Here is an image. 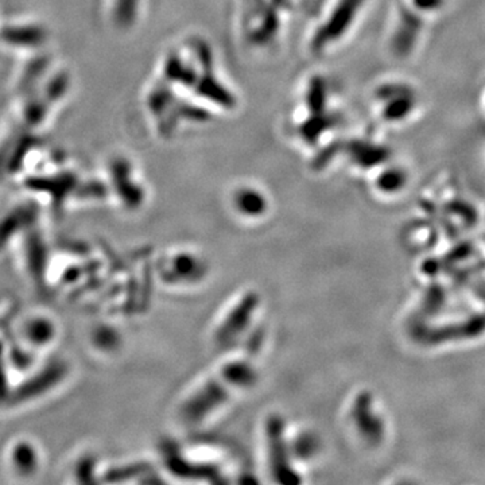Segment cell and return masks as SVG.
I'll use <instances>...</instances> for the list:
<instances>
[{"label":"cell","mask_w":485,"mask_h":485,"mask_svg":"<svg viewBox=\"0 0 485 485\" xmlns=\"http://www.w3.org/2000/svg\"><path fill=\"white\" fill-rule=\"evenodd\" d=\"M255 379V371L249 363L236 360L225 365L219 375L208 381L182 407L185 420L196 423L208 417L222 404L235 387H244Z\"/></svg>","instance_id":"obj_1"},{"label":"cell","mask_w":485,"mask_h":485,"mask_svg":"<svg viewBox=\"0 0 485 485\" xmlns=\"http://www.w3.org/2000/svg\"><path fill=\"white\" fill-rule=\"evenodd\" d=\"M268 443L271 450V465L272 472L282 483H298L299 480L295 477V472L290 466L287 460L286 446L283 438V423L281 419H271L268 422Z\"/></svg>","instance_id":"obj_2"},{"label":"cell","mask_w":485,"mask_h":485,"mask_svg":"<svg viewBox=\"0 0 485 485\" xmlns=\"http://www.w3.org/2000/svg\"><path fill=\"white\" fill-rule=\"evenodd\" d=\"M258 305V297L255 294H247L239 305H236L229 315L222 322L220 329L217 331L216 338L220 344L233 340L239 333L248 325L254 310Z\"/></svg>","instance_id":"obj_3"},{"label":"cell","mask_w":485,"mask_h":485,"mask_svg":"<svg viewBox=\"0 0 485 485\" xmlns=\"http://www.w3.org/2000/svg\"><path fill=\"white\" fill-rule=\"evenodd\" d=\"M416 101H414V96H411V93L404 88L399 96L391 97L390 103L387 101L386 108H384V116L386 120H391V122H399L406 119L409 115H411V112L414 110Z\"/></svg>","instance_id":"obj_4"},{"label":"cell","mask_w":485,"mask_h":485,"mask_svg":"<svg viewBox=\"0 0 485 485\" xmlns=\"http://www.w3.org/2000/svg\"><path fill=\"white\" fill-rule=\"evenodd\" d=\"M239 205L245 213H261L265 209V202L261 196H258V193L245 190L240 193L239 197Z\"/></svg>","instance_id":"obj_5"},{"label":"cell","mask_w":485,"mask_h":485,"mask_svg":"<svg viewBox=\"0 0 485 485\" xmlns=\"http://www.w3.org/2000/svg\"><path fill=\"white\" fill-rule=\"evenodd\" d=\"M411 3L419 13H436L443 7L445 0H411Z\"/></svg>","instance_id":"obj_6"}]
</instances>
